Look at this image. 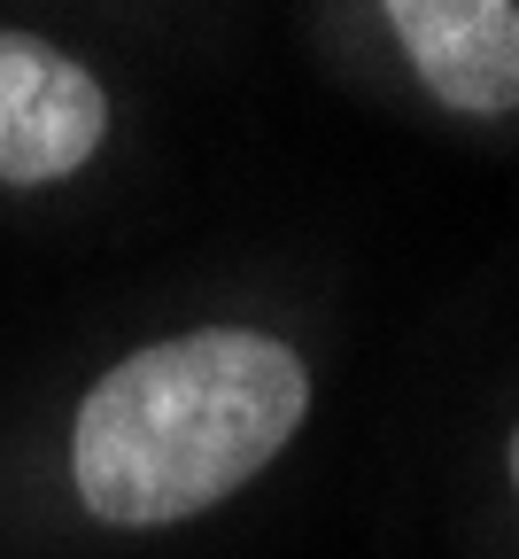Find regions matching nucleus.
Returning a JSON list of instances; mask_svg holds the SVG:
<instances>
[{
    "label": "nucleus",
    "instance_id": "nucleus-1",
    "mask_svg": "<svg viewBox=\"0 0 519 559\" xmlns=\"http://www.w3.org/2000/svg\"><path fill=\"white\" fill-rule=\"evenodd\" d=\"M311 412L303 358L256 326H194L117 358L70 428V474L94 521L171 528L256 481Z\"/></svg>",
    "mask_w": 519,
    "mask_h": 559
},
{
    "label": "nucleus",
    "instance_id": "nucleus-2",
    "mask_svg": "<svg viewBox=\"0 0 519 559\" xmlns=\"http://www.w3.org/2000/svg\"><path fill=\"white\" fill-rule=\"evenodd\" d=\"M109 140V94L39 32H0V187H55Z\"/></svg>",
    "mask_w": 519,
    "mask_h": 559
},
{
    "label": "nucleus",
    "instance_id": "nucleus-3",
    "mask_svg": "<svg viewBox=\"0 0 519 559\" xmlns=\"http://www.w3.org/2000/svg\"><path fill=\"white\" fill-rule=\"evenodd\" d=\"M388 24L442 109L458 117L519 109V9L511 0H396Z\"/></svg>",
    "mask_w": 519,
    "mask_h": 559
},
{
    "label": "nucleus",
    "instance_id": "nucleus-4",
    "mask_svg": "<svg viewBox=\"0 0 519 559\" xmlns=\"http://www.w3.org/2000/svg\"><path fill=\"white\" fill-rule=\"evenodd\" d=\"M504 466H511V489H519V428H511V451H504Z\"/></svg>",
    "mask_w": 519,
    "mask_h": 559
}]
</instances>
